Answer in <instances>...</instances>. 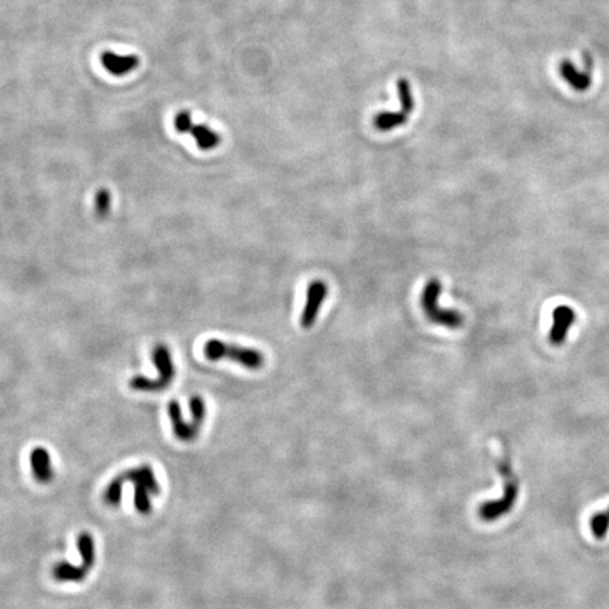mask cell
Wrapping results in <instances>:
<instances>
[{"mask_svg":"<svg viewBox=\"0 0 609 609\" xmlns=\"http://www.w3.org/2000/svg\"><path fill=\"white\" fill-rule=\"evenodd\" d=\"M205 357L210 361L219 360H232L236 364L247 370H260L264 367L265 357L264 354L253 347H243L222 342L219 338H210L205 343L203 347Z\"/></svg>","mask_w":609,"mask_h":609,"instance_id":"cell-1","label":"cell"},{"mask_svg":"<svg viewBox=\"0 0 609 609\" xmlns=\"http://www.w3.org/2000/svg\"><path fill=\"white\" fill-rule=\"evenodd\" d=\"M153 361L158 371V377L156 380L137 375L133 377L129 382L130 388L134 391L141 393H157L168 388L173 384L175 378V365L173 361V354L165 345H157L153 351Z\"/></svg>","mask_w":609,"mask_h":609,"instance_id":"cell-2","label":"cell"},{"mask_svg":"<svg viewBox=\"0 0 609 609\" xmlns=\"http://www.w3.org/2000/svg\"><path fill=\"white\" fill-rule=\"evenodd\" d=\"M443 285L437 278H432L427 281V284L423 288L422 292V308L426 314V318L436 323L446 326L447 329H458L464 319H462L461 313L457 310L450 309H442L438 306V297L442 294Z\"/></svg>","mask_w":609,"mask_h":609,"instance_id":"cell-3","label":"cell"},{"mask_svg":"<svg viewBox=\"0 0 609 609\" xmlns=\"http://www.w3.org/2000/svg\"><path fill=\"white\" fill-rule=\"evenodd\" d=\"M398 96L401 110L399 112H380L374 117V127L380 132H391L394 129H398L403 126L409 120L413 109H415V101H413V95L410 85L406 79L401 78L398 81Z\"/></svg>","mask_w":609,"mask_h":609,"instance_id":"cell-4","label":"cell"},{"mask_svg":"<svg viewBox=\"0 0 609 609\" xmlns=\"http://www.w3.org/2000/svg\"><path fill=\"white\" fill-rule=\"evenodd\" d=\"M174 126L178 133L190 134L195 138V141H197L198 149L202 151L214 150L217 145L221 144V140H222L221 134L205 125L195 123L188 110H182L175 116Z\"/></svg>","mask_w":609,"mask_h":609,"instance_id":"cell-5","label":"cell"},{"mask_svg":"<svg viewBox=\"0 0 609 609\" xmlns=\"http://www.w3.org/2000/svg\"><path fill=\"white\" fill-rule=\"evenodd\" d=\"M519 494V485L515 480H509L505 484L504 495L499 499H494L490 502L481 504L478 509V515L485 522L498 521L501 517L506 515L512 510Z\"/></svg>","mask_w":609,"mask_h":609,"instance_id":"cell-6","label":"cell"},{"mask_svg":"<svg viewBox=\"0 0 609 609\" xmlns=\"http://www.w3.org/2000/svg\"><path fill=\"white\" fill-rule=\"evenodd\" d=\"M329 294V286L322 279H314L309 284L306 290V303L301 314V326L310 329L318 321L322 305Z\"/></svg>","mask_w":609,"mask_h":609,"instance_id":"cell-7","label":"cell"},{"mask_svg":"<svg viewBox=\"0 0 609 609\" xmlns=\"http://www.w3.org/2000/svg\"><path fill=\"white\" fill-rule=\"evenodd\" d=\"M168 415H169V419H171L174 433L179 438V440L193 442L195 438H197L202 425L195 422L193 419L190 422H186L184 419L181 405L178 403V401L174 399L168 403Z\"/></svg>","mask_w":609,"mask_h":609,"instance_id":"cell-8","label":"cell"},{"mask_svg":"<svg viewBox=\"0 0 609 609\" xmlns=\"http://www.w3.org/2000/svg\"><path fill=\"white\" fill-rule=\"evenodd\" d=\"M575 321V313L569 306H557L553 310V327L550 330L549 338L550 343L554 346H560L564 343L570 326Z\"/></svg>","mask_w":609,"mask_h":609,"instance_id":"cell-9","label":"cell"},{"mask_svg":"<svg viewBox=\"0 0 609 609\" xmlns=\"http://www.w3.org/2000/svg\"><path fill=\"white\" fill-rule=\"evenodd\" d=\"M101 61H102L105 69L108 72H110L112 75H116V77H123V75L130 74V72L134 71L140 64V60L137 55H133V54L121 55V54H116L113 51H105L101 55Z\"/></svg>","mask_w":609,"mask_h":609,"instance_id":"cell-10","label":"cell"},{"mask_svg":"<svg viewBox=\"0 0 609 609\" xmlns=\"http://www.w3.org/2000/svg\"><path fill=\"white\" fill-rule=\"evenodd\" d=\"M119 478L123 482L129 481L132 484L144 485L145 488H147L151 493V495H157L161 491L160 484H158V481L156 478V474H154L151 466H149V464H142V466H140L137 469H132V470H127L125 473H121L119 475Z\"/></svg>","mask_w":609,"mask_h":609,"instance_id":"cell-11","label":"cell"},{"mask_svg":"<svg viewBox=\"0 0 609 609\" xmlns=\"http://www.w3.org/2000/svg\"><path fill=\"white\" fill-rule=\"evenodd\" d=\"M30 466L33 475L40 482H50L54 478L51 457L47 449L36 447L30 453Z\"/></svg>","mask_w":609,"mask_h":609,"instance_id":"cell-12","label":"cell"},{"mask_svg":"<svg viewBox=\"0 0 609 609\" xmlns=\"http://www.w3.org/2000/svg\"><path fill=\"white\" fill-rule=\"evenodd\" d=\"M591 68L593 65L584 68L582 71H577L574 64L570 61H566L560 66V74L564 78L566 82H569L574 89L582 90L590 86L591 84Z\"/></svg>","mask_w":609,"mask_h":609,"instance_id":"cell-13","label":"cell"},{"mask_svg":"<svg viewBox=\"0 0 609 609\" xmlns=\"http://www.w3.org/2000/svg\"><path fill=\"white\" fill-rule=\"evenodd\" d=\"M53 577L61 582H81L86 577V570L68 562H61L54 566Z\"/></svg>","mask_w":609,"mask_h":609,"instance_id":"cell-14","label":"cell"},{"mask_svg":"<svg viewBox=\"0 0 609 609\" xmlns=\"http://www.w3.org/2000/svg\"><path fill=\"white\" fill-rule=\"evenodd\" d=\"M77 546H78V550H79V554H81V558H82V567L88 571V570H90L93 567V563H95V542H93V538L89 533L84 532V533H81L78 536Z\"/></svg>","mask_w":609,"mask_h":609,"instance_id":"cell-15","label":"cell"},{"mask_svg":"<svg viewBox=\"0 0 609 609\" xmlns=\"http://www.w3.org/2000/svg\"><path fill=\"white\" fill-rule=\"evenodd\" d=\"M134 485V506L137 512L147 515L151 512V493L145 488L144 485L133 484Z\"/></svg>","mask_w":609,"mask_h":609,"instance_id":"cell-16","label":"cell"},{"mask_svg":"<svg viewBox=\"0 0 609 609\" xmlns=\"http://www.w3.org/2000/svg\"><path fill=\"white\" fill-rule=\"evenodd\" d=\"M590 527L597 539H604L609 532V517L606 512H598L591 517Z\"/></svg>","mask_w":609,"mask_h":609,"instance_id":"cell-17","label":"cell"},{"mask_svg":"<svg viewBox=\"0 0 609 609\" xmlns=\"http://www.w3.org/2000/svg\"><path fill=\"white\" fill-rule=\"evenodd\" d=\"M123 485L125 482L119 478V475L116 478H113L110 481V484L108 485V488L105 491V501L109 505H119L121 501V491H123Z\"/></svg>","mask_w":609,"mask_h":609,"instance_id":"cell-18","label":"cell"},{"mask_svg":"<svg viewBox=\"0 0 609 609\" xmlns=\"http://www.w3.org/2000/svg\"><path fill=\"white\" fill-rule=\"evenodd\" d=\"M110 208H112V195H110V192L108 189H105V188L97 190L96 198H95V209H96L97 216H101V217L106 216L110 212Z\"/></svg>","mask_w":609,"mask_h":609,"instance_id":"cell-19","label":"cell"},{"mask_svg":"<svg viewBox=\"0 0 609 609\" xmlns=\"http://www.w3.org/2000/svg\"><path fill=\"white\" fill-rule=\"evenodd\" d=\"M606 514H608V517H609V508H608V510H606Z\"/></svg>","mask_w":609,"mask_h":609,"instance_id":"cell-20","label":"cell"}]
</instances>
